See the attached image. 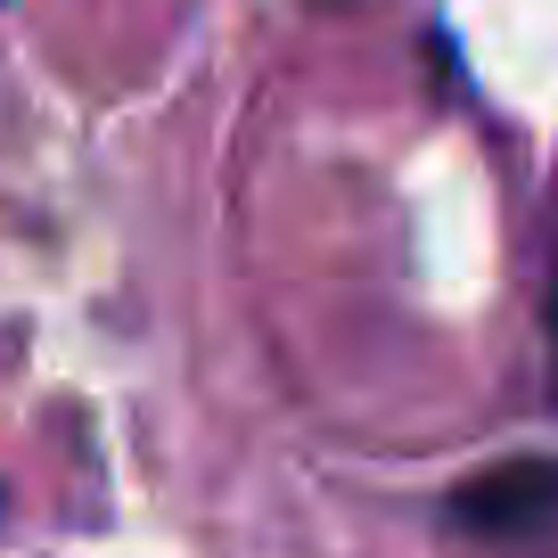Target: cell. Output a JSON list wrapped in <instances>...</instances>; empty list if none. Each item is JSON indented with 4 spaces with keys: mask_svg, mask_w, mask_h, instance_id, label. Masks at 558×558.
Instances as JSON below:
<instances>
[{
    "mask_svg": "<svg viewBox=\"0 0 558 558\" xmlns=\"http://www.w3.org/2000/svg\"><path fill=\"white\" fill-rule=\"evenodd\" d=\"M444 534L493 558H558V452L493 460L444 501Z\"/></svg>",
    "mask_w": 558,
    "mask_h": 558,
    "instance_id": "obj_1",
    "label": "cell"
},
{
    "mask_svg": "<svg viewBox=\"0 0 558 558\" xmlns=\"http://www.w3.org/2000/svg\"><path fill=\"white\" fill-rule=\"evenodd\" d=\"M542 320H550V345H558V246H550V296H542Z\"/></svg>",
    "mask_w": 558,
    "mask_h": 558,
    "instance_id": "obj_2",
    "label": "cell"
},
{
    "mask_svg": "<svg viewBox=\"0 0 558 558\" xmlns=\"http://www.w3.org/2000/svg\"><path fill=\"white\" fill-rule=\"evenodd\" d=\"M0 518H9V485H0Z\"/></svg>",
    "mask_w": 558,
    "mask_h": 558,
    "instance_id": "obj_3",
    "label": "cell"
}]
</instances>
